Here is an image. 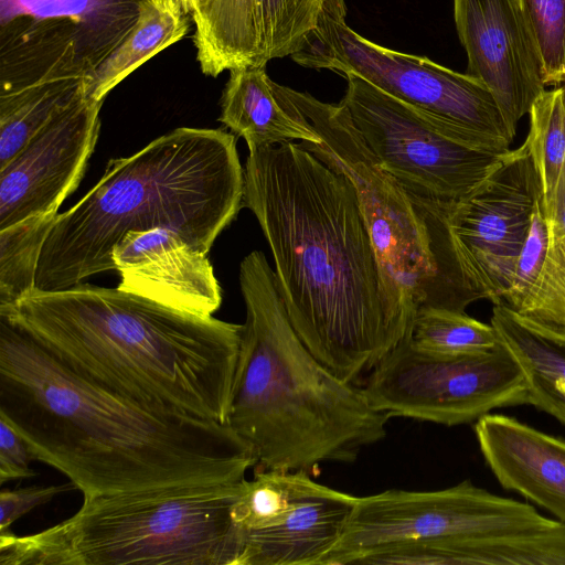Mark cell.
I'll return each instance as SVG.
<instances>
[{
    "label": "cell",
    "mask_w": 565,
    "mask_h": 565,
    "mask_svg": "<svg viewBox=\"0 0 565 565\" xmlns=\"http://www.w3.org/2000/svg\"><path fill=\"white\" fill-rule=\"evenodd\" d=\"M0 418L83 497L236 483L257 463L227 424L110 390L68 367L4 313Z\"/></svg>",
    "instance_id": "obj_1"
},
{
    "label": "cell",
    "mask_w": 565,
    "mask_h": 565,
    "mask_svg": "<svg viewBox=\"0 0 565 565\" xmlns=\"http://www.w3.org/2000/svg\"><path fill=\"white\" fill-rule=\"evenodd\" d=\"M243 206L271 250L294 329L337 376L353 382L411 335L343 175L300 142L249 150Z\"/></svg>",
    "instance_id": "obj_2"
},
{
    "label": "cell",
    "mask_w": 565,
    "mask_h": 565,
    "mask_svg": "<svg viewBox=\"0 0 565 565\" xmlns=\"http://www.w3.org/2000/svg\"><path fill=\"white\" fill-rule=\"evenodd\" d=\"M75 372L134 399L226 424L242 324L88 284L0 309Z\"/></svg>",
    "instance_id": "obj_3"
},
{
    "label": "cell",
    "mask_w": 565,
    "mask_h": 565,
    "mask_svg": "<svg viewBox=\"0 0 565 565\" xmlns=\"http://www.w3.org/2000/svg\"><path fill=\"white\" fill-rule=\"evenodd\" d=\"M244 196L236 138L223 129L180 127L126 158L58 214L35 287L56 291L115 270L111 253L129 232L171 230L207 254L235 220Z\"/></svg>",
    "instance_id": "obj_4"
},
{
    "label": "cell",
    "mask_w": 565,
    "mask_h": 565,
    "mask_svg": "<svg viewBox=\"0 0 565 565\" xmlns=\"http://www.w3.org/2000/svg\"><path fill=\"white\" fill-rule=\"evenodd\" d=\"M239 287L246 319L226 424L260 468L311 473L384 439L390 416L305 345L263 252L241 262Z\"/></svg>",
    "instance_id": "obj_5"
},
{
    "label": "cell",
    "mask_w": 565,
    "mask_h": 565,
    "mask_svg": "<svg viewBox=\"0 0 565 565\" xmlns=\"http://www.w3.org/2000/svg\"><path fill=\"white\" fill-rule=\"evenodd\" d=\"M244 481L84 497L52 527L0 533V564L238 565L244 531L232 511Z\"/></svg>",
    "instance_id": "obj_6"
},
{
    "label": "cell",
    "mask_w": 565,
    "mask_h": 565,
    "mask_svg": "<svg viewBox=\"0 0 565 565\" xmlns=\"http://www.w3.org/2000/svg\"><path fill=\"white\" fill-rule=\"evenodd\" d=\"M271 87L321 138L301 146L354 189L390 289L407 318L414 322L424 307L465 311L443 220L418 206L383 169L342 104L274 81Z\"/></svg>",
    "instance_id": "obj_7"
},
{
    "label": "cell",
    "mask_w": 565,
    "mask_h": 565,
    "mask_svg": "<svg viewBox=\"0 0 565 565\" xmlns=\"http://www.w3.org/2000/svg\"><path fill=\"white\" fill-rule=\"evenodd\" d=\"M345 18L344 0H323L315 29L291 58L307 68L358 75L429 114L477 149L510 150L514 135L483 83L427 57L381 46L353 31Z\"/></svg>",
    "instance_id": "obj_8"
},
{
    "label": "cell",
    "mask_w": 565,
    "mask_h": 565,
    "mask_svg": "<svg viewBox=\"0 0 565 565\" xmlns=\"http://www.w3.org/2000/svg\"><path fill=\"white\" fill-rule=\"evenodd\" d=\"M340 102L383 169L420 207L443 218L471 194L505 153L477 149L458 132L362 77L343 75Z\"/></svg>",
    "instance_id": "obj_9"
},
{
    "label": "cell",
    "mask_w": 565,
    "mask_h": 565,
    "mask_svg": "<svg viewBox=\"0 0 565 565\" xmlns=\"http://www.w3.org/2000/svg\"><path fill=\"white\" fill-rule=\"evenodd\" d=\"M362 391L390 417L445 426L529 405L524 372L501 341L487 351L439 353L419 348L409 335L373 367Z\"/></svg>",
    "instance_id": "obj_10"
},
{
    "label": "cell",
    "mask_w": 565,
    "mask_h": 565,
    "mask_svg": "<svg viewBox=\"0 0 565 565\" xmlns=\"http://www.w3.org/2000/svg\"><path fill=\"white\" fill-rule=\"evenodd\" d=\"M154 0H0V95L63 79L85 83Z\"/></svg>",
    "instance_id": "obj_11"
},
{
    "label": "cell",
    "mask_w": 565,
    "mask_h": 565,
    "mask_svg": "<svg viewBox=\"0 0 565 565\" xmlns=\"http://www.w3.org/2000/svg\"><path fill=\"white\" fill-rule=\"evenodd\" d=\"M557 521L470 480L435 491L391 489L358 497L342 537L320 565H355L370 552L403 541L499 535Z\"/></svg>",
    "instance_id": "obj_12"
},
{
    "label": "cell",
    "mask_w": 565,
    "mask_h": 565,
    "mask_svg": "<svg viewBox=\"0 0 565 565\" xmlns=\"http://www.w3.org/2000/svg\"><path fill=\"white\" fill-rule=\"evenodd\" d=\"M542 199L541 180L524 141L444 214L456 277L469 302H502Z\"/></svg>",
    "instance_id": "obj_13"
},
{
    "label": "cell",
    "mask_w": 565,
    "mask_h": 565,
    "mask_svg": "<svg viewBox=\"0 0 565 565\" xmlns=\"http://www.w3.org/2000/svg\"><path fill=\"white\" fill-rule=\"evenodd\" d=\"M102 105L81 96L0 169V230L57 211L76 190L98 140Z\"/></svg>",
    "instance_id": "obj_14"
},
{
    "label": "cell",
    "mask_w": 565,
    "mask_h": 565,
    "mask_svg": "<svg viewBox=\"0 0 565 565\" xmlns=\"http://www.w3.org/2000/svg\"><path fill=\"white\" fill-rule=\"evenodd\" d=\"M467 74L495 97L510 131L546 89L541 57L520 0H454Z\"/></svg>",
    "instance_id": "obj_15"
},
{
    "label": "cell",
    "mask_w": 565,
    "mask_h": 565,
    "mask_svg": "<svg viewBox=\"0 0 565 565\" xmlns=\"http://www.w3.org/2000/svg\"><path fill=\"white\" fill-rule=\"evenodd\" d=\"M111 259L121 290L203 317L221 307L222 289L206 254L171 230L129 232Z\"/></svg>",
    "instance_id": "obj_16"
},
{
    "label": "cell",
    "mask_w": 565,
    "mask_h": 565,
    "mask_svg": "<svg viewBox=\"0 0 565 565\" xmlns=\"http://www.w3.org/2000/svg\"><path fill=\"white\" fill-rule=\"evenodd\" d=\"M473 430L501 487L565 522V440L502 414L482 416Z\"/></svg>",
    "instance_id": "obj_17"
},
{
    "label": "cell",
    "mask_w": 565,
    "mask_h": 565,
    "mask_svg": "<svg viewBox=\"0 0 565 565\" xmlns=\"http://www.w3.org/2000/svg\"><path fill=\"white\" fill-rule=\"evenodd\" d=\"M356 501L312 480L277 524L244 531L238 565H320L342 537Z\"/></svg>",
    "instance_id": "obj_18"
},
{
    "label": "cell",
    "mask_w": 565,
    "mask_h": 565,
    "mask_svg": "<svg viewBox=\"0 0 565 565\" xmlns=\"http://www.w3.org/2000/svg\"><path fill=\"white\" fill-rule=\"evenodd\" d=\"M392 557L398 565H565V522L490 536L404 541Z\"/></svg>",
    "instance_id": "obj_19"
},
{
    "label": "cell",
    "mask_w": 565,
    "mask_h": 565,
    "mask_svg": "<svg viewBox=\"0 0 565 565\" xmlns=\"http://www.w3.org/2000/svg\"><path fill=\"white\" fill-rule=\"evenodd\" d=\"M218 120L242 137L248 150L294 140L321 142L310 122L274 93L266 66L230 71L221 98Z\"/></svg>",
    "instance_id": "obj_20"
},
{
    "label": "cell",
    "mask_w": 565,
    "mask_h": 565,
    "mask_svg": "<svg viewBox=\"0 0 565 565\" xmlns=\"http://www.w3.org/2000/svg\"><path fill=\"white\" fill-rule=\"evenodd\" d=\"M191 14L203 74L266 66L260 0H205Z\"/></svg>",
    "instance_id": "obj_21"
},
{
    "label": "cell",
    "mask_w": 565,
    "mask_h": 565,
    "mask_svg": "<svg viewBox=\"0 0 565 565\" xmlns=\"http://www.w3.org/2000/svg\"><path fill=\"white\" fill-rule=\"evenodd\" d=\"M490 323L524 372L529 405L565 426V335L524 319L503 302L493 305Z\"/></svg>",
    "instance_id": "obj_22"
},
{
    "label": "cell",
    "mask_w": 565,
    "mask_h": 565,
    "mask_svg": "<svg viewBox=\"0 0 565 565\" xmlns=\"http://www.w3.org/2000/svg\"><path fill=\"white\" fill-rule=\"evenodd\" d=\"M85 81L45 82L0 95V169L81 96Z\"/></svg>",
    "instance_id": "obj_23"
},
{
    "label": "cell",
    "mask_w": 565,
    "mask_h": 565,
    "mask_svg": "<svg viewBox=\"0 0 565 565\" xmlns=\"http://www.w3.org/2000/svg\"><path fill=\"white\" fill-rule=\"evenodd\" d=\"M189 26L186 17L170 11L158 0L150 2L131 34L85 83L86 97L104 102L130 73L186 35Z\"/></svg>",
    "instance_id": "obj_24"
},
{
    "label": "cell",
    "mask_w": 565,
    "mask_h": 565,
    "mask_svg": "<svg viewBox=\"0 0 565 565\" xmlns=\"http://www.w3.org/2000/svg\"><path fill=\"white\" fill-rule=\"evenodd\" d=\"M57 216V211L36 214L0 230V309L36 289L42 249Z\"/></svg>",
    "instance_id": "obj_25"
},
{
    "label": "cell",
    "mask_w": 565,
    "mask_h": 565,
    "mask_svg": "<svg viewBox=\"0 0 565 565\" xmlns=\"http://www.w3.org/2000/svg\"><path fill=\"white\" fill-rule=\"evenodd\" d=\"M312 479L306 471L260 469L245 480L232 515L243 531L277 524L294 507Z\"/></svg>",
    "instance_id": "obj_26"
},
{
    "label": "cell",
    "mask_w": 565,
    "mask_h": 565,
    "mask_svg": "<svg viewBox=\"0 0 565 565\" xmlns=\"http://www.w3.org/2000/svg\"><path fill=\"white\" fill-rule=\"evenodd\" d=\"M525 139L543 190V206L553 201L565 162V86L545 89L530 109Z\"/></svg>",
    "instance_id": "obj_27"
},
{
    "label": "cell",
    "mask_w": 565,
    "mask_h": 565,
    "mask_svg": "<svg viewBox=\"0 0 565 565\" xmlns=\"http://www.w3.org/2000/svg\"><path fill=\"white\" fill-rule=\"evenodd\" d=\"M411 339L419 348L439 353L487 351L500 343L491 323H483L465 311L435 307L418 309Z\"/></svg>",
    "instance_id": "obj_28"
},
{
    "label": "cell",
    "mask_w": 565,
    "mask_h": 565,
    "mask_svg": "<svg viewBox=\"0 0 565 565\" xmlns=\"http://www.w3.org/2000/svg\"><path fill=\"white\" fill-rule=\"evenodd\" d=\"M323 0H260L265 60L291 56L315 29Z\"/></svg>",
    "instance_id": "obj_29"
},
{
    "label": "cell",
    "mask_w": 565,
    "mask_h": 565,
    "mask_svg": "<svg viewBox=\"0 0 565 565\" xmlns=\"http://www.w3.org/2000/svg\"><path fill=\"white\" fill-rule=\"evenodd\" d=\"M546 86L565 84V0H520Z\"/></svg>",
    "instance_id": "obj_30"
},
{
    "label": "cell",
    "mask_w": 565,
    "mask_h": 565,
    "mask_svg": "<svg viewBox=\"0 0 565 565\" xmlns=\"http://www.w3.org/2000/svg\"><path fill=\"white\" fill-rule=\"evenodd\" d=\"M548 246V225L543 199L536 205L531 226L516 260L509 288L502 302L516 310L531 290L544 265Z\"/></svg>",
    "instance_id": "obj_31"
},
{
    "label": "cell",
    "mask_w": 565,
    "mask_h": 565,
    "mask_svg": "<svg viewBox=\"0 0 565 565\" xmlns=\"http://www.w3.org/2000/svg\"><path fill=\"white\" fill-rule=\"evenodd\" d=\"M75 488L71 482L61 486L3 489L0 492V533L32 509L45 504L61 492Z\"/></svg>",
    "instance_id": "obj_32"
},
{
    "label": "cell",
    "mask_w": 565,
    "mask_h": 565,
    "mask_svg": "<svg viewBox=\"0 0 565 565\" xmlns=\"http://www.w3.org/2000/svg\"><path fill=\"white\" fill-rule=\"evenodd\" d=\"M32 460L35 458L24 439L0 418V484L35 476Z\"/></svg>",
    "instance_id": "obj_33"
},
{
    "label": "cell",
    "mask_w": 565,
    "mask_h": 565,
    "mask_svg": "<svg viewBox=\"0 0 565 565\" xmlns=\"http://www.w3.org/2000/svg\"><path fill=\"white\" fill-rule=\"evenodd\" d=\"M544 212L547 220L548 231L557 241L565 255V162L553 201L548 207L544 209Z\"/></svg>",
    "instance_id": "obj_34"
},
{
    "label": "cell",
    "mask_w": 565,
    "mask_h": 565,
    "mask_svg": "<svg viewBox=\"0 0 565 565\" xmlns=\"http://www.w3.org/2000/svg\"><path fill=\"white\" fill-rule=\"evenodd\" d=\"M164 8L170 11L186 17L192 13L195 8V0H158Z\"/></svg>",
    "instance_id": "obj_35"
},
{
    "label": "cell",
    "mask_w": 565,
    "mask_h": 565,
    "mask_svg": "<svg viewBox=\"0 0 565 565\" xmlns=\"http://www.w3.org/2000/svg\"><path fill=\"white\" fill-rule=\"evenodd\" d=\"M203 1H205V0H195V8H196V6H199L200 3H202ZM195 8H194V9H195Z\"/></svg>",
    "instance_id": "obj_36"
}]
</instances>
